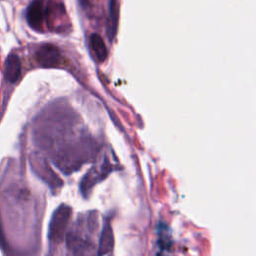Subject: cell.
<instances>
[{
	"label": "cell",
	"mask_w": 256,
	"mask_h": 256,
	"mask_svg": "<svg viewBox=\"0 0 256 256\" xmlns=\"http://www.w3.org/2000/svg\"><path fill=\"white\" fill-rule=\"evenodd\" d=\"M90 41H91V46L93 48V51L95 52L97 58L100 61H104L107 57L108 52L103 39L98 34H92Z\"/></svg>",
	"instance_id": "52a82bcc"
},
{
	"label": "cell",
	"mask_w": 256,
	"mask_h": 256,
	"mask_svg": "<svg viewBox=\"0 0 256 256\" xmlns=\"http://www.w3.org/2000/svg\"><path fill=\"white\" fill-rule=\"evenodd\" d=\"M5 77L10 83H16L21 76V61L17 55H10L4 66Z\"/></svg>",
	"instance_id": "5b68a950"
},
{
	"label": "cell",
	"mask_w": 256,
	"mask_h": 256,
	"mask_svg": "<svg viewBox=\"0 0 256 256\" xmlns=\"http://www.w3.org/2000/svg\"><path fill=\"white\" fill-rule=\"evenodd\" d=\"M26 15L29 25L35 30H40L44 18L43 3L40 1H35L31 3L27 9Z\"/></svg>",
	"instance_id": "277c9868"
},
{
	"label": "cell",
	"mask_w": 256,
	"mask_h": 256,
	"mask_svg": "<svg viewBox=\"0 0 256 256\" xmlns=\"http://www.w3.org/2000/svg\"><path fill=\"white\" fill-rule=\"evenodd\" d=\"M72 210L67 205L59 206L53 213L48 230V238L51 242L59 244L63 241Z\"/></svg>",
	"instance_id": "6da1fadb"
},
{
	"label": "cell",
	"mask_w": 256,
	"mask_h": 256,
	"mask_svg": "<svg viewBox=\"0 0 256 256\" xmlns=\"http://www.w3.org/2000/svg\"><path fill=\"white\" fill-rule=\"evenodd\" d=\"M67 247L74 256H95L93 243L78 234L69 233L66 237Z\"/></svg>",
	"instance_id": "7a4b0ae2"
},
{
	"label": "cell",
	"mask_w": 256,
	"mask_h": 256,
	"mask_svg": "<svg viewBox=\"0 0 256 256\" xmlns=\"http://www.w3.org/2000/svg\"><path fill=\"white\" fill-rule=\"evenodd\" d=\"M36 59L38 63L43 67H54L59 64L61 54L57 47L46 44L39 48L36 53Z\"/></svg>",
	"instance_id": "3957f363"
},
{
	"label": "cell",
	"mask_w": 256,
	"mask_h": 256,
	"mask_svg": "<svg viewBox=\"0 0 256 256\" xmlns=\"http://www.w3.org/2000/svg\"><path fill=\"white\" fill-rule=\"evenodd\" d=\"M114 246V237H113V231L109 223H106L104 225V228L101 233L100 241H99V247L97 250V256H105L108 253L111 252Z\"/></svg>",
	"instance_id": "8992f818"
}]
</instances>
